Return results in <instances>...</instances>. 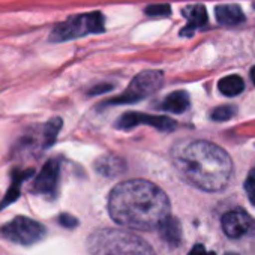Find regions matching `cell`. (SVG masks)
I'll return each instance as SVG.
<instances>
[{
	"instance_id": "5bb4252c",
	"label": "cell",
	"mask_w": 255,
	"mask_h": 255,
	"mask_svg": "<svg viewBox=\"0 0 255 255\" xmlns=\"http://www.w3.org/2000/svg\"><path fill=\"white\" fill-rule=\"evenodd\" d=\"M161 237L170 245V246H177L182 239V228L177 219L168 216L161 225H159Z\"/></svg>"
},
{
	"instance_id": "5b68a950",
	"label": "cell",
	"mask_w": 255,
	"mask_h": 255,
	"mask_svg": "<svg viewBox=\"0 0 255 255\" xmlns=\"http://www.w3.org/2000/svg\"><path fill=\"white\" fill-rule=\"evenodd\" d=\"M162 84H164V74L161 71H143L137 77H134V80L129 83V86L126 87V90L122 95L107 101L105 104L114 105V104L140 102L144 98L158 92Z\"/></svg>"
},
{
	"instance_id": "603a6c76",
	"label": "cell",
	"mask_w": 255,
	"mask_h": 255,
	"mask_svg": "<svg viewBox=\"0 0 255 255\" xmlns=\"http://www.w3.org/2000/svg\"><path fill=\"white\" fill-rule=\"evenodd\" d=\"M245 188H249V189H254L255 191V167L251 170V173H249V176L246 179Z\"/></svg>"
},
{
	"instance_id": "7a4b0ae2",
	"label": "cell",
	"mask_w": 255,
	"mask_h": 255,
	"mask_svg": "<svg viewBox=\"0 0 255 255\" xmlns=\"http://www.w3.org/2000/svg\"><path fill=\"white\" fill-rule=\"evenodd\" d=\"M171 158L180 176L203 191H219L228 183L231 161L216 144L209 141L180 143L173 149Z\"/></svg>"
},
{
	"instance_id": "9a60e30c",
	"label": "cell",
	"mask_w": 255,
	"mask_h": 255,
	"mask_svg": "<svg viewBox=\"0 0 255 255\" xmlns=\"http://www.w3.org/2000/svg\"><path fill=\"white\" fill-rule=\"evenodd\" d=\"M32 174V170H27V171H20V170H15L12 173V180H11V186L5 195V198L0 201V209L6 207L9 203L15 201L18 197H20V186L23 183V180H26L29 176Z\"/></svg>"
},
{
	"instance_id": "30bf717a",
	"label": "cell",
	"mask_w": 255,
	"mask_h": 255,
	"mask_svg": "<svg viewBox=\"0 0 255 255\" xmlns=\"http://www.w3.org/2000/svg\"><path fill=\"white\" fill-rule=\"evenodd\" d=\"M182 14L188 20V24L180 30V36H192L195 30L204 27L209 21L207 11L203 5H189L183 8Z\"/></svg>"
},
{
	"instance_id": "e0dca14e",
	"label": "cell",
	"mask_w": 255,
	"mask_h": 255,
	"mask_svg": "<svg viewBox=\"0 0 255 255\" xmlns=\"http://www.w3.org/2000/svg\"><path fill=\"white\" fill-rule=\"evenodd\" d=\"M62 129V119L60 117H54L51 120H48L42 128H41V131H42V140H44V147H50L57 135H59V131Z\"/></svg>"
},
{
	"instance_id": "277c9868",
	"label": "cell",
	"mask_w": 255,
	"mask_h": 255,
	"mask_svg": "<svg viewBox=\"0 0 255 255\" xmlns=\"http://www.w3.org/2000/svg\"><path fill=\"white\" fill-rule=\"evenodd\" d=\"M104 32H105V17L102 12L93 11L87 14H77L62 23H57L53 27L48 39L51 42H65L81 36L96 35Z\"/></svg>"
},
{
	"instance_id": "52a82bcc",
	"label": "cell",
	"mask_w": 255,
	"mask_h": 255,
	"mask_svg": "<svg viewBox=\"0 0 255 255\" xmlns=\"http://www.w3.org/2000/svg\"><path fill=\"white\" fill-rule=\"evenodd\" d=\"M140 125H149L162 132H170L176 129V122L165 116H152V114H143V113H125L122 117L117 119L116 126L119 129H131V128L140 126Z\"/></svg>"
},
{
	"instance_id": "3957f363",
	"label": "cell",
	"mask_w": 255,
	"mask_h": 255,
	"mask_svg": "<svg viewBox=\"0 0 255 255\" xmlns=\"http://www.w3.org/2000/svg\"><path fill=\"white\" fill-rule=\"evenodd\" d=\"M87 249L90 255H155L143 237L126 230H98L90 234Z\"/></svg>"
},
{
	"instance_id": "8fae6325",
	"label": "cell",
	"mask_w": 255,
	"mask_h": 255,
	"mask_svg": "<svg viewBox=\"0 0 255 255\" xmlns=\"http://www.w3.org/2000/svg\"><path fill=\"white\" fill-rule=\"evenodd\" d=\"M95 170L104 177H117L122 173H125L126 162L120 156L114 153H108V155L99 156L95 161Z\"/></svg>"
},
{
	"instance_id": "ac0fdd59",
	"label": "cell",
	"mask_w": 255,
	"mask_h": 255,
	"mask_svg": "<svg viewBox=\"0 0 255 255\" xmlns=\"http://www.w3.org/2000/svg\"><path fill=\"white\" fill-rule=\"evenodd\" d=\"M234 114H236V107H233V105H222V107L215 108L213 113L210 114V117L213 120H216V122H224V120L231 119Z\"/></svg>"
},
{
	"instance_id": "6da1fadb",
	"label": "cell",
	"mask_w": 255,
	"mask_h": 255,
	"mask_svg": "<svg viewBox=\"0 0 255 255\" xmlns=\"http://www.w3.org/2000/svg\"><path fill=\"white\" fill-rule=\"evenodd\" d=\"M108 213L122 227L152 230L170 216V200L152 182L126 180L116 185L110 192Z\"/></svg>"
},
{
	"instance_id": "7c38bea8",
	"label": "cell",
	"mask_w": 255,
	"mask_h": 255,
	"mask_svg": "<svg viewBox=\"0 0 255 255\" xmlns=\"http://www.w3.org/2000/svg\"><path fill=\"white\" fill-rule=\"evenodd\" d=\"M215 15L218 23L224 26H237L245 21V14L239 5H218Z\"/></svg>"
},
{
	"instance_id": "ffe728a7",
	"label": "cell",
	"mask_w": 255,
	"mask_h": 255,
	"mask_svg": "<svg viewBox=\"0 0 255 255\" xmlns=\"http://www.w3.org/2000/svg\"><path fill=\"white\" fill-rule=\"evenodd\" d=\"M60 224L65 227V228H69V230H72L74 227H77V219L74 218V216H71V215H68V213H63V215H60Z\"/></svg>"
},
{
	"instance_id": "cb8c5ba5",
	"label": "cell",
	"mask_w": 255,
	"mask_h": 255,
	"mask_svg": "<svg viewBox=\"0 0 255 255\" xmlns=\"http://www.w3.org/2000/svg\"><path fill=\"white\" fill-rule=\"evenodd\" d=\"M246 192H248V197H249L251 203L255 206V191H254V189H249V188H246Z\"/></svg>"
},
{
	"instance_id": "44dd1931",
	"label": "cell",
	"mask_w": 255,
	"mask_h": 255,
	"mask_svg": "<svg viewBox=\"0 0 255 255\" xmlns=\"http://www.w3.org/2000/svg\"><path fill=\"white\" fill-rule=\"evenodd\" d=\"M188 255H216V254L210 252V251H206V248L203 245H195Z\"/></svg>"
},
{
	"instance_id": "d6986e66",
	"label": "cell",
	"mask_w": 255,
	"mask_h": 255,
	"mask_svg": "<svg viewBox=\"0 0 255 255\" xmlns=\"http://www.w3.org/2000/svg\"><path fill=\"white\" fill-rule=\"evenodd\" d=\"M144 14L149 17H167L171 14V6L168 3H159V5H149L144 8Z\"/></svg>"
},
{
	"instance_id": "8992f818",
	"label": "cell",
	"mask_w": 255,
	"mask_h": 255,
	"mask_svg": "<svg viewBox=\"0 0 255 255\" xmlns=\"http://www.w3.org/2000/svg\"><path fill=\"white\" fill-rule=\"evenodd\" d=\"M0 234L12 243L33 245L45 237L47 230L38 221L26 216H18L0 228Z\"/></svg>"
},
{
	"instance_id": "4fadbf2b",
	"label": "cell",
	"mask_w": 255,
	"mask_h": 255,
	"mask_svg": "<svg viewBox=\"0 0 255 255\" xmlns=\"http://www.w3.org/2000/svg\"><path fill=\"white\" fill-rule=\"evenodd\" d=\"M189 104H191L189 102V95L185 90H177V92L170 93L159 104V108L164 110V111H170V113L180 114V113H183V111L188 110Z\"/></svg>"
},
{
	"instance_id": "d4e9b609",
	"label": "cell",
	"mask_w": 255,
	"mask_h": 255,
	"mask_svg": "<svg viewBox=\"0 0 255 255\" xmlns=\"http://www.w3.org/2000/svg\"><path fill=\"white\" fill-rule=\"evenodd\" d=\"M251 78H252V81H254V84H255V66L251 69Z\"/></svg>"
},
{
	"instance_id": "9c48e42d",
	"label": "cell",
	"mask_w": 255,
	"mask_h": 255,
	"mask_svg": "<svg viewBox=\"0 0 255 255\" xmlns=\"http://www.w3.org/2000/svg\"><path fill=\"white\" fill-rule=\"evenodd\" d=\"M224 233L231 239H240L255 231V221L245 210H230L222 216Z\"/></svg>"
},
{
	"instance_id": "7402d4cb",
	"label": "cell",
	"mask_w": 255,
	"mask_h": 255,
	"mask_svg": "<svg viewBox=\"0 0 255 255\" xmlns=\"http://www.w3.org/2000/svg\"><path fill=\"white\" fill-rule=\"evenodd\" d=\"M111 84H99V86H96V87H93L90 92H89V95H98V93H104V92H108V90H111Z\"/></svg>"
},
{
	"instance_id": "ba28073f",
	"label": "cell",
	"mask_w": 255,
	"mask_h": 255,
	"mask_svg": "<svg viewBox=\"0 0 255 255\" xmlns=\"http://www.w3.org/2000/svg\"><path fill=\"white\" fill-rule=\"evenodd\" d=\"M59 179H60V162L57 159H50L45 162V165L36 176L32 185V191L38 195L53 198L56 197L59 189Z\"/></svg>"
},
{
	"instance_id": "2e32d148",
	"label": "cell",
	"mask_w": 255,
	"mask_h": 255,
	"mask_svg": "<svg viewBox=\"0 0 255 255\" xmlns=\"http://www.w3.org/2000/svg\"><path fill=\"white\" fill-rule=\"evenodd\" d=\"M219 92L225 96H236V95H240L245 89V81L242 80V77L239 75H228V77H224L219 84Z\"/></svg>"
}]
</instances>
